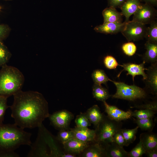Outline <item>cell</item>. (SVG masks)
I'll return each mask as SVG.
<instances>
[{
    "label": "cell",
    "mask_w": 157,
    "mask_h": 157,
    "mask_svg": "<svg viewBox=\"0 0 157 157\" xmlns=\"http://www.w3.org/2000/svg\"><path fill=\"white\" fill-rule=\"evenodd\" d=\"M70 129L72 131L73 138L89 143L95 141L96 137L95 130L76 126Z\"/></svg>",
    "instance_id": "obj_12"
},
{
    "label": "cell",
    "mask_w": 157,
    "mask_h": 157,
    "mask_svg": "<svg viewBox=\"0 0 157 157\" xmlns=\"http://www.w3.org/2000/svg\"><path fill=\"white\" fill-rule=\"evenodd\" d=\"M7 98L0 96V124L3 123L6 110L9 107L7 104Z\"/></svg>",
    "instance_id": "obj_36"
},
{
    "label": "cell",
    "mask_w": 157,
    "mask_h": 157,
    "mask_svg": "<svg viewBox=\"0 0 157 157\" xmlns=\"http://www.w3.org/2000/svg\"><path fill=\"white\" fill-rule=\"evenodd\" d=\"M104 63L105 67L110 69H115L118 66H120L115 58L110 55L104 58Z\"/></svg>",
    "instance_id": "obj_34"
},
{
    "label": "cell",
    "mask_w": 157,
    "mask_h": 157,
    "mask_svg": "<svg viewBox=\"0 0 157 157\" xmlns=\"http://www.w3.org/2000/svg\"><path fill=\"white\" fill-rule=\"evenodd\" d=\"M139 128L137 126L132 129H122L123 135L127 143L129 144L133 143L136 138V134Z\"/></svg>",
    "instance_id": "obj_29"
},
{
    "label": "cell",
    "mask_w": 157,
    "mask_h": 157,
    "mask_svg": "<svg viewBox=\"0 0 157 157\" xmlns=\"http://www.w3.org/2000/svg\"><path fill=\"white\" fill-rule=\"evenodd\" d=\"M101 144L104 148L106 157H129L128 152L114 141Z\"/></svg>",
    "instance_id": "obj_14"
},
{
    "label": "cell",
    "mask_w": 157,
    "mask_h": 157,
    "mask_svg": "<svg viewBox=\"0 0 157 157\" xmlns=\"http://www.w3.org/2000/svg\"><path fill=\"white\" fill-rule=\"evenodd\" d=\"M38 128V137L34 143L31 144V149L27 156L50 157V154L47 150V145L50 144L52 138L49 143L48 138L50 133L42 124Z\"/></svg>",
    "instance_id": "obj_6"
},
{
    "label": "cell",
    "mask_w": 157,
    "mask_h": 157,
    "mask_svg": "<svg viewBox=\"0 0 157 157\" xmlns=\"http://www.w3.org/2000/svg\"><path fill=\"white\" fill-rule=\"evenodd\" d=\"M126 23H107L96 26L94 29L97 32L105 34H116L124 29Z\"/></svg>",
    "instance_id": "obj_15"
},
{
    "label": "cell",
    "mask_w": 157,
    "mask_h": 157,
    "mask_svg": "<svg viewBox=\"0 0 157 157\" xmlns=\"http://www.w3.org/2000/svg\"><path fill=\"white\" fill-rule=\"evenodd\" d=\"M1 6H0V10H1Z\"/></svg>",
    "instance_id": "obj_42"
},
{
    "label": "cell",
    "mask_w": 157,
    "mask_h": 157,
    "mask_svg": "<svg viewBox=\"0 0 157 157\" xmlns=\"http://www.w3.org/2000/svg\"><path fill=\"white\" fill-rule=\"evenodd\" d=\"M92 94L97 100L106 101L110 96L108 90L101 85L94 83L92 87Z\"/></svg>",
    "instance_id": "obj_23"
},
{
    "label": "cell",
    "mask_w": 157,
    "mask_h": 157,
    "mask_svg": "<svg viewBox=\"0 0 157 157\" xmlns=\"http://www.w3.org/2000/svg\"><path fill=\"white\" fill-rule=\"evenodd\" d=\"M156 111L149 109L136 110L132 111V116L137 119H146L153 118L155 116Z\"/></svg>",
    "instance_id": "obj_27"
},
{
    "label": "cell",
    "mask_w": 157,
    "mask_h": 157,
    "mask_svg": "<svg viewBox=\"0 0 157 157\" xmlns=\"http://www.w3.org/2000/svg\"><path fill=\"white\" fill-rule=\"evenodd\" d=\"M24 81L17 68L6 65L0 70V96L7 98L21 90Z\"/></svg>",
    "instance_id": "obj_3"
},
{
    "label": "cell",
    "mask_w": 157,
    "mask_h": 157,
    "mask_svg": "<svg viewBox=\"0 0 157 157\" xmlns=\"http://www.w3.org/2000/svg\"><path fill=\"white\" fill-rule=\"evenodd\" d=\"M121 129L117 131L113 135V141L117 144L120 146H128L129 144L124 139L122 133Z\"/></svg>",
    "instance_id": "obj_35"
},
{
    "label": "cell",
    "mask_w": 157,
    "mask_h": 157,
    "mask_svg": "<svg viewBox=\"0 0 157 157\" xmlns=\"http://www.w3.org/2000/svg\"><path fill=\"white\" fill-rule=\"evenodd\" d=\"M11 54L2 41L0 42V66L6 65L10 58Z\"/></svg>",
    "instance_id": "obj_28"
},
{
    "label": "cell",
    "mask_w": 157,
    "mask_h": 157,
    "mask_svg": "<svg viewBox=\"0 0 157 157\" xmlns=\"http://www.w3.org/2000/svg\"><path fill=\"white\" fill-rule=\"evenodd\" d=\"M104 24L107 23L122 22V15L118 12L116 8L109 7L102 11Z\"/></svg>",
    "instance_id": "obj_20"
},
{
    "label": "cell",
    "mask_w": 157,
    "mask_h": 157,
    "mask_svg": "<svg viewBox=\"0 0 157 157\" xmlns=\"http://www.w3.org/2000/svg\"><path fill=\"white\" fill-rule=\"evenodd\" d=\"M145 154L148 157H157V149L146 151Z\"/></svg>",
    "instance_id": "obj_40"
},
{
    "label": "cell",
    "mask_w": 157,
    "mask_h": 157,
    "mask_svg": "<svg viewBox=\"0 0 157 157\" xmlns=\"http://www.w3.org/2000/svg\"><path fill=\"white\" fill-rule=\"evenodd\" d=\"M19 155L14 151L0 150V157H18Z\"/></svg>",
    "instance_id": "obj_39"
},
{
    "label": "cell",
    "mask_w": 157,
    "mask_h": 157,
    "mask_svg": "<svg viewBox=\"0 0 157 157\" xmlns=\"http://www.w3.org/2000/svg\"><path fill=\"white\" fill-rule=\"evenodd\" d=\"M75 122L76 126L82 128H88L91 124L85 113H82L77 115Z\"/></svg>",
    "instance_id": "obj_30"
},
{
    "label": "cell",
    "mask_w": 157,
    "mask_h": 157,
    "mask_svg": "<svg viewBox=\"0 0 157 157\" xmlns=\"http://www.w3.org/2000/svg\"><path fill=\"white\" fill-rule=\"evenodd\" d=\"M147 29L145 25L129 21L121 32L128 42L138 41L145 37Z\"/></svg>",
    "instance_id": "obj_7"
},
{
    "label": "cell",
    "mask_w": 157,
    "mask_h": 157,
    "mask_svg": "<svg viewBox=\"0 0 157 157\" xmlns=\"http://www.w3.org/2000/svg\"><path fill=\"white\" fill-rule=\"evenodd\" d=\"M10 31V29L8 25L0 24V42L8 36Z\"/></svg>",
    "instance_id": "obj_37"
},
{
    "label": "cell",
    "mask_w": 157,
    "mask_h": 157,
    "mask_svg": "<svg viewBox=\"0 0 157 157\" xmlns=\"http://www.w3.org/2000/svg\"><path fill=\"white\" fill-rule=\"evenodd\" d=\"M110 81L112 82L116 88V93L112 96L113 98L133 101L144 98L146 96L145 91L136 85H129L110 79Z\"/></svg>",
    "instance_id": "obj_5"
},
{
    "label": "cell",
    "mask_w": 157,
    "mask_h": 157,
    "mask_svg": "<svg viewBox=\"0 0 157 157\" xmlns=\"http://www.w3.org/2000/svg\"><path fill=\"white\" fill-rule=\"evenodd\" d=\"M153 118L146 119H136L134 121L137 126L143 131H151L155 125V122Z\"/></svg>",
    "instance_id": "obj_25"
},
{
    "label": "cell",
    "mask_w": 157,
    "mask_h": 157,
    "mask_svg": "<svg viewBox=\"0 0 157 157\" xmlns=\"http://www.w3.org/2000/svg\"><path fill=\"white\" fill-rule=\"evenodd\" d=\"M145 47L146 51L143 56V62L151 64L156 63L157 43L147 41Z\"/></svg>",
    "instance_id": "obj_21"
},
{
    "label": "cell",
    "mask_w": 157,
    "mask_h": 157,
    "mask_svg": "<svg viewBox=\"0 0 157 157\" xmlns=\"http://www.w3.org/2000/svg\"><path fill=\"white\" fill-rule=\"evenodd\" d=\"M79 156L83 157H106L104 147L101 143L95 142L90 143Z\"/></svg>",
    "instance_id": "obj_16"
},
{
    "label": "cell",
    "mask_w": 157,
    "mask_h": 157,
    "mask_svg": "<svg viewBox=\"0 0 157 157\" xmlns=\"http://www.w3.org/2000/svg\"><path fill=\"white\" fill-rule=\"evenodd\" d=\"M122 122L109 118L104 114L103 119L95 127V141L100 143L113 141V137L115 133L122 129Z\"/></svg>",
    "instance_id": "obj_4"
},
{
    "label": "cell",
    "mask_w": 157,
    "mask_h": 157,
    "mask_svg": "<svg viewBox=\"0 0 157 157\" xmlns=\"http://www.w3.org/2000/svg\"><path fill=\"white\" fill-rule=\"evenodd\" d=\"M157 10L152 5L147 3H141L133 14L132 21L146 25L156 20Z\"/></svg>",
    "instance_id": "obj_8"
},
{
    "label": "cell",
    "mask_w": 157,
    "mask_h": 157,
    "mask_svg": "<svg viewBox=\"0 0 157 157\" xmlns=\"http://www.w3.org/2000/svg\"><path fill=\"white\" fill-rule=\"evenodd\" d=\"M74 116L71 112L63 110L54 112L49 117L51 124L59 130L68 129L71 121Z\"/></svg>",
    "instance_id": "obj_9"
},
{
    "label": "cell",
    "mask_w": 157,
    "mask_h": 157,
    "mask_svg": "<svg viewBox=\"0 0 157 157\" xmlns=\"http://www.w3.org/2000/svg\"><path fill=\"white\" fill-rule=\"evenodd\" d=\"M92 77L94 83L100 85L105 84L110 80L105 72L101 69L94 70L92 74Z\"/></svg>",
    "instance_id": "obj_26"
},
{
    "label": "cell",
    "mask_w": 157,
    "mask_h": 157,
    "mask_svg": "<svg viewBox=\"0 0 157 157\" xmlns=\"http://www.w3.org/2000/svg\"><path fill=\"white\" fill-rule=\"evenodd\" d=\"M147 78L144 80L146 86L154 94L157 92V62L151 64L147 69Z\"/></svg>",
    "instance_id": "obj_17"
},
{
    "label": "cell",
    "mask_w": 157,
    "mask_h": 157,
    "mask_svg": "<svg viewBox=\"0 0 157 157\" xmlns=\"http://www.w3.org/2000/svg\"><path fill=\"white\" fill-rule=\"evenodd\" d=\"M122 48L123 52L129 56L134 55L137 50L135 45L133 42H130L124 44L122 46Z\"/></svg>",
    "instance_id": "obj_33"
},
{
    "label": "cell",
    "mask_w": 157,
    "mask_h": 157,
    "mask_svg": "<svg viewBox=\"0 0 157 157\" xmlns=\"http://www.w3.org/2000/svg\"><path fill=\"white\" fill-rule=\"evenodd\" d=\"M103 103L107 116L112 119L120 122L129 119L132 117V111L131 110L124 111L115 106L109 105L106 101Z\"/></svg>",
    "instance_id": "obj_10"
},
{
    "label": "cell",
    "mask_w": 157,
    "mask_h": 157,
    "mask_svg": "<svg viewBox=\"0 0 157 157\" xmlns=\"http://www.w3.org/2000/svg\"><path fill=\"white\" fill-rule=\"evenodd\" d=\"M143 146L146 151L157 149V136L151 131L142 133L140 136Z\"/></svg>",
    "instance_id": "obj_19"
},
{
    "label": "cell",
    "mask_w": 157,
    "mask_h": 157,
    "mask_svg": "<svg viewBox=\"0 0 157 157\" xmlns=\"http://www.w3.org/2000/svg\"><path fill=\"white\" fill-rule=\"evenodd\" d=\"M85 113L91 123L94 125L95 128L101 121L104 115L97 105H94L88 109Z\"/></svg>",
    "instance_id": "obj_22"
},
{
    "label": "cell",
    "mask_w": 157,
    "mask_h": 157,
    "mask_svg": "<svg viewBox=\"0 0 157 157\" xmlns=\"http://www.w3.org/2000/svg\"><path fill=\"white\" fill-rule=\"evenodd\" d=\"M31 135L15 123L0 124V150L14 151L21 145L31 146Z\"/></svg>",
    "instance_id": "obj_2"
},
{
    "label": "cell",
    "mask_w": 157,
    "mask_h": 157,
    "mask_svg": "<svg viewBox=\"0 0 157 157\" xmlns=\"http://www.w3.org/2000/svg\"><path fill=\"white\" fill-rule=\"evenodd\" d=\"M72 138L73 134L70 129L60 130L57 137V139L62 144Z\"/></svg>",
    "instance_id": "obj_31"
},
{
    "label": "cell",
    "mask_w": 157,
    "mask_h": 157,
    "mask_svg": "<svg viewBox=\"0 0 157 157\" xmlns=\"http://www.w3.org/2000/svg\"><path fill=\"white\" fill-rule=\"evenodd\" d=\"M147 27L145 37L147 41L157 43V22L155 20Z\"/></svg>",
    "instance_id": "obj_24"
},
{
    "label": "cell",
    "mask_w": 157,
    "mask_h": 157,
    "mask_svg": "<svg viewBox=\"0 0 157 157\" xmlns=\"http://www.w3.org/2000/svg\"><path fill=\"white\" fill-rule=\"evenodd\" d=\"M141 1H144L145 3L150 4L153 6H156L157 0H141Z\"/></svg>",
    "instance_id": "obj_41"
},
{
    "label": "cell",
    "mask_w": 157,
    "mask_h": 157,
    "mask_svg": "<svg viewBox=\"0 0 157 157\" xmlns=\"http://www.w3.org/2000/svg\"><path fill=\"white\" fill-rule=\"evenodd\" d=\"M90 143L72 138L63 144L66 153L76 156L81 154Z\"/></svg>",
    "instance_id": "obj_11"
},
{
    "label": "cell",
    "mask_w": 157,
    "mask_h": 157,
    "mask_svg": "<svg viewBox=\"0 0 157 157\" xmlns=\"http://www.w3.org/2000/svg\"><path fill=\"white\" fill-rule=\"evenodd\" d=\"M125 0H108L109 7L114 8H120Z\"/></svg>",
    "instance_id": "obj_38"
},
{
    "label": "cell",
    "mask_w": 157,
    "mask_h": 157,
    "mask_svg": "<svg viewBox=\"0 0 157 157\" xmlns=\"http://www.w3.org/2000/svg\"><path fill=\"white\" fill-rule=\"evenodd\" d=\"M141 0H125L120 7L122 15L125 18L124 22L129 21L130 17L136 12L141 4Z\"/></svg>",
    "instance_id": "obj_18"
},
{
    "label": "cell",
    "mask_w": 157,
    "mask_h": 157,
    "mask_svg": "<svg viewBox=\"0 0 157 157\" xmlns=\"http://www.w3.org/2000/svg\"><path fill=\"white\" fill-rule=\"evenodd\" d=\"M146 150L140 140L139 143L130 152H128L129 157H140L145 154Z\"/></svg>",
    "instance_id": "obj_32"
},
{
    "label": "cell",
    "mask_w": 157,
    "mask_h": 157,
    "mask_svg": "<svg viewBox=\"0 0 157 157\" xmlns=\"http://www.w3.org/2000/svg\"><path fill=\"white\" fill-rule=\"evenodd\" d=\"M5 0V1H10V0Z\"/></svg>",
    "instance_id": "obj_43"
},
{
    "label": "cell",
    "mask_w": 157,
    "mask_h": 157,
    "mask_svg": "<svg viewBox=\"0 0 157 157\" xmlns=\"http://www.w3.org/2000/svg\"><path fill=\"white\" fill-rule=\"evenodd\" d=\"M145 63L143 61L142 63L140 64L128 63L120 65V66L123 68V69L118 74L117 77H119L122 72L126 71L127 72V75H130L132 76L133 81L135 77L138 75H142L143 80H145L147 78V74L145 72V70H147V69L144 67Z\"/></svg>",
    "instance_id": "obj_13"
},
{
    "label": "cell",
    "mask_w": 157,
    "mask_h": 157,
    "mask_svg": "<svg viewBox=\"0 0 157 157\" xmlns=\"http://www.w3.org/2000/svg\"><path fill=\"white\" fill-rule=\"evenodd\" d=\"M13 96L14 101L9 107L11 117L19 127L24 129L39 127L49 117L48 103L41 93L21 90Z\"/></svg>",
    "instance_id": "obj_1"
}]
</instances>
